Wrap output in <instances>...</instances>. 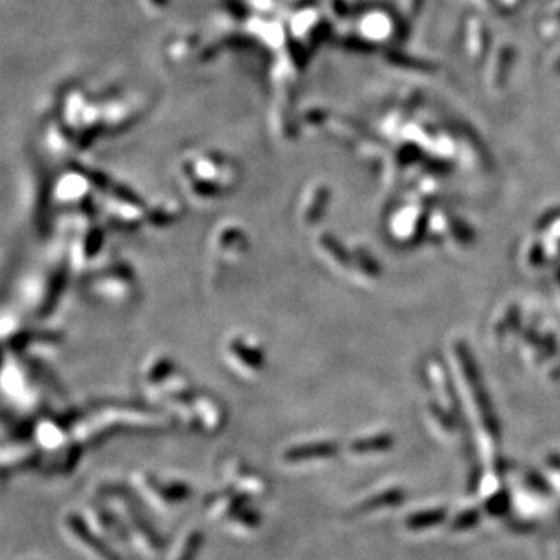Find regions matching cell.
Instances as JSON below:
<instances>
[{
  "label": "cell",
  "instance_id": "6da1fadb",
  "mask_svg": "<svg viewBox=\"0 0 560 560\" xmlns=\"http://www.w3.org/2000/svg\"><path fill=\"white\" fill-rule=\"evenodd\" d=\"M67 529L72 534V537L78 540L84 550H89V552L92 554L94 557L100 560H119V556L114 551L109 550V548L103 543L101 540L95 539L94 534L89 531L88 526L84 525V521L77 515H70L69 519L66 520Z\"/></svg>",
  "mask_w": 560,
  "mask_h": 560
},
{
  "label": "cell",
  "instance_id": "7a4b0ae2",
  "mask_svg": "<svg viewBox=\"0 0 560 560\" xmlns=\"http://www.w3.org/2000/svg\"><path fill=\"white\" fill-rule=\"evenodd\" d=\"M201 545H203V532L201 531L190 532L186 537V540L182 541L179 552L176 554L174 560H194L201 550Z\"/></svg>",
  "mask_w": 560,
  "mask_h": 560
}]
</instances>
